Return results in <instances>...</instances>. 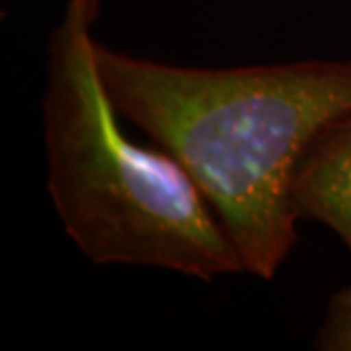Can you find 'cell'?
Returning a JSON list of instances; mask_svg holds the SVG:
<instances>
[{
	"label": "cell",
	"mask_w": 351,
	"mask_h": 351,
	"mask_svg": "<svg viewBox=\"0 0 351 351\" xmlns=\"http://www.w3.org/2000/svg\"><path fill=\"white\" fill-rule=\"evenodd\" d=\"M92 51L117 115L186 168L244 269L271 281L299 239L295 182L304 156L351 115V61L199 69L96 39Z\"/></svg>",
	"instance_id": "6da1fadb"
},
{
	"label": "cell",
	"mask_w": 351,
	"mask_h": 351,
	"mask_svg": "<svg viewBox=\"0 0 351 351\" xmlns=\"http://www.w3.org/2000/svg\"><path fill=\"white\" fill-rule=\"evenodd\" d=\"M90 25L66 8L47 47V189L64 232L98 265L160 267L203 281L246 271L186 168L121 131L96 69Z\"/></svg>",
	"instance_id": "7a4b0ae2"
},
{
	"label": "cell",
	"mask_w": 351,
	"mask_h": 351,
	"mask_svg": "<svg viewBox=\"0 0 351 351\" xmlns=\"http://www.w3.org/2000/svg\"><path fill=\"white\" fill-rule=\"evenodd\" d=\"M295 197L302 219L326 225L351 254V115L330 127L304 156Z\"/></svg>",
	"instance_id": "3957f363"
},
{
	"label": "cell",
	"mask_w": 351,
	"mask_h": 351,
	"mask_svg": "<svg viewBox=\"0 0 351 351\" xmlns=\"http://www.w3.org/2000/svg\"><path fill=\"white\" fill-rule=\"evenodd\" d=\"M314 348L320 351H351V285L332 295L324 322L316 332Z\"/></svg>",
	"instance_id": "277c9868"
},
{
	"label": "cell",
	"mask_w": 351,
	"mask_h": 351,
	"mask_svg": "<svg viewBox=\"0 0 351 351\" xmlns=\"http://www.w3.org/2000/svg\"><path fill=\"white\" fill-rule=\"evenodd\" d=\"M66 8L76 12L78 16H82L84 20L92 24L100 12V0H69Z\"/></svg>",
	"instance_id": "5b68a950"
}]
</instances>
